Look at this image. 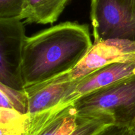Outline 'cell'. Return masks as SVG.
Here are the masks:
<instances>
[{
    "label": "cell",
    "mask_w": 135,
    "mask_h": 135,
    "mask_svg": "<svg viewBox=\"0 0 135 135\" xmlns=\"http://www.w3.org/2000/svg\"><path fill=\"white\" fill-rule=\"evenodd\" d=\"M78 81L79 79L70 80L67 73L25 88L28 98V114L48 110L63 102H72L69 99L76 89Z\"/></svg>",
    "instance_id": "7"
},
{
    "label": "cell",
    "mask_w": 135,
    "mask_h": 135,
    "mask_svg": "<svg viewBox=\"0 0 135 135\" xmlns=\"http://www.w3.org/2000/svg\"><path fill=\"white\" fill-rule=\"evenodd\" d=\"M71 0H25L20 17L24 23L52 24Z\"/></svg>",
    "instance_id": "9"
},
{
    "label": "cell",
    "mask_w": 135,
    "mask_h": 135,
    "mask_svg": "<svg viewBox=\"0 0 135 135\" xmlns=\"http://www.w3.org/2000/svg\"><path fill=\"white\" fill-rule=\"evenodd\" d=\"M114 120L106 114H78L74 102L28 114L24 135H96Z\"/></svg>",
    "instance_id": "2"
},
{
    "label": "cell",
    "mask_w": 135,
    "mask_h": 135,
    "mask_svg": "<svg viewBox=\"0 0 135 135\" xmlns=\"http://www.w3.org/2000/svg\"><path fill=\"white\" fill-rule=\"evenodd\" d=\"M133 75H135V60L104 66L79 79L76 89L69 100L74 102L84 95Z\"/></svg>",
    "instance_id": "8"
},
{
    "label": "cell",
    "mask_w": 135,
    "mask_h": 135,
    "mask_svg": "<svg viewBox=\"0 0 135 135\" xmlns=\"http://www.w3.org/2000/svg\"><path fill=\"white\" fill-rule=\"evenodd\" d=\"M135 60V42L109 39L94 44L89 52L70 73L69 78L75 80L112 63Z\"/></svg>",
    "instance_id": "6"
},
{
    "label": "cell",
    "mask_w": 135,
    "mask_h": 135,
    "mask_svg": "<svg viewBox=\"0 0 135 135\" xmlns=\"http://www.w3.org/2000/svg\"><path fill=\"white\" fill-rule=\"evenodd\" d=\"M78 114H106L117 126L135 129V75L79 98Z\"/></svg>",
    "instance_id": "3"
},
{
    "label": "cell",
    "mask_w": 135,
    "mask_h": 135,
    "mask_svg": "<svg viewBox=\"0 0 135 135\" xmlns=\"http://www.w3.org/2000/svg\"><path fill=\"white\" fill-rule=\"evenodd\" d=\"M19 18H0V83L25 91L22 74L23 48L26 38Z\"/></svg>",
    "instance_id": "5"
},
{
    "label": "cell",
    "mask_w": 135,
    "mask_h": 135,
    "mask_svg": "<svg viewBox=\"0 0 135 135\" xmlns=\"http://www.w3.org/2000/svg\"><path fill=\"white\" fill-rule=\"evenodd\" d=\"M94 44L109 39L135 42V0H91Z\"/></svg>",
    "instance_id": "4"
},
{
    "label": "cell",
    "mask_w": 135,
    "mask_h": 135,
    "mask_svg": "<svg viewBox=\"0 0 135 135\" xmlns=\"http://www.w3.org/2000/svg\"><path fill=\"white\" fill-rule=\"evenodd\" d=\"M25 0H0V18H19Z\"/></svg>",
    "instance_id": "11"
},
{
    "label": "cell",
    "mask_w": 135,
    "mask_h": 135,
    "mask_svg": "<svg viewBox=\"0 0 135 135\" xmlns=\"http://www.w3.org/2000/svg\"><path fill=\"white\" fill-rule=\"evenodd\" d=\"M96 135H135V129L110 125Z\"/></svg>",
    "instance_id": "12"
},
{
    "label": "cell",
    "mask_w": 135,
    "mask_h": 135,
    "mask_svg": "<svg viewBox=\"0 0 135 135\" xmlns=\"http://www.w3.org/2000/svg\"><path fill=\"white\" fill-rule=\"evenodd\" d=\"M0 108L28 114V98L25 91L15 90L0 83Z\"/></svg>",
    "instance_id": "10"
},
{
    "label": "cell",
    "mask_w": 135,
    "mask_h": 135,
    "mask_svg": "<svg viewBox=\"0 0 135 135\" xmlns=\"http://www.w3.org/2000/svg\"><path fill=\"white\" fill-rule=\"evenodd\" d=\"M92 46L88 25L76 22H61L26 37L22 65L25 88L72 71Z\"/></svg>",
    "instance_id": "1"
}]
</instances>
